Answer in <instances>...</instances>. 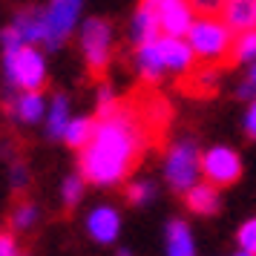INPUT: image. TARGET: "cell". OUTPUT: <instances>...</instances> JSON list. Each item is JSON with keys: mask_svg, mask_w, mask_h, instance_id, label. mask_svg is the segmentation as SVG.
<instances>
[{"mask_svg": "<svg viewBox=\"0 0 256 256\" xmlns=\"http://www.w3.org/2000/svg\"><path fill=\"white\" fill-rule=\"evenodd\" d=\"M190 46L193 55L202 60H213L222 70H230V46H233V29L216 18H204L190 26Z\"/></svg>", "mask_w": 256, "mask_h": 256, "instance_id": "1", "label": "cell"}, {"mask_svg": "<svg viewBox=\"0 0 256 256\" xmlns=\"http://www.w3.org/2000/svg\"><path fill=\"white\" fill-rule=\"evenodd\" d=\"M6 66H9V78L24 90H44L46 86V70H44V58L38 55L32 46H20L6 52Z\"/></svg>", "mask_w": 256, "mask_h": 256, "instance_id": "2", "label": "cell"}, {"mask_svg": "<svg viewBox=\"0 0 256 256\" xmlns=\"http://www.w3.org/2000/svg\"><path fill=\"white\" fill-rule=\"evenodd\" d=\"M164 173H167V182L176 193H187L198 182V147L193 141L176 144L170 158H167Z\"/></svg>", "mask_w": 256, "mask_h": 256, "instance_id": "3", "label": "cell"}, {"mask_svg": "<svg viewBox=\"0 0 256 256\" xmlns=\"http://www.w3.org/2000/svg\"><path fill=\"white\" fill-rule=\"evenodd\" d=\"M81 44H84V55H86V66H90V75L95 81L104 78V70H106V60H110V24L101 20V18H92L84 24V35H81Z\"/></svg>", "mask_w": 256, "mask_h": 256, "instance_id": "4", "label": "cell"}, {"mask_svg": "<svg viewBox=\"0 0 256 256\" xmlns=\"http://www.w3.org/2000/svg\"><path fill=\"white\" fill-rule=\"evenodd\" d=\"M202 170L216 187H230L242 178V162L228 147H213L202 156Z\"/></svg>", "mask_w": 256, "mask_h": 256, "instance_id": "5", "label": "cell"}, {"mask_svg": "<svg viewBox=\"0 0 256 256\" xmlns=\"http://www.w3.org/2000/svg\"><path fill=\"white\" fill-rule=\"evenodd\" d=\"M78 9H81V0H55L52 3V9L46 12V38H44L49 49H55L72 32V26L78 20Z\"/></svg>", "mask_w": 256, "mask_h": 256, "instance_id": "6", "label": "cell"}, {"mask_svg": "<svg viewBox=\"0 0 256 256\" xmlns=\"http://www.w3.org/2000/svg\"><path fill=\"white\" fill-rule=\"evenodd\" d=\"M222 66L213 60H202L196 70H187V75L178 81V90L190 98H210L216 95V81H219Z\"/></svg>", "mask_w": 256, "mask_h": 256, "instance_id": "7", "label": "cell"}, {"mask_svg": "<svg viewBox=\"0 0 256 256\" xmlns=\"http://www.w3.org/2000/svg\"><path fill=\"white\" fill-rule=\"evenodd\" d=\"M156 12H158V24H162V29L167 32V35H176L182 38L190 32V14H193V9H190V3L187 0H156Z\"/></svg>", "mask_w": 256, "mask_h": 256, "instance_id": "8", "label": "cell"}, {"mask_svg": "<svg viewBox=\"0 0 256 256\" xmlns=\"http://www.w3.org/2000/svg\"><path fill=\"white\" fill-rule=\"evenodd\" d=\"M158 52H162V60H164V70H178V72H187L193 66V46L190 44H182L176 35H167V38H158Z\"/></svg>", "mask_w": 256, "mask_h": 256, "instance_id": "9", "label": "cell"}, {"mask_svg": "<svg viewBox=\"0 0 256 256\" xmlns=\"http://www.w3.org/2000/svg\"><path fill=\"white\" fill-rule=\"evenodd\" d=\"M158 12H156V0H141L138 12L132 18V29H130V35L136 44H150L158 38Z\"/></svg>", "mask_w": 256, "mask_h": 256, "instance_id": "10", "label": "cell"}, {"mask_svg": "<svg viewBox=\"0 0 256 256\" xmlns=\"http://www.w3.org/2000/svg\"><path fill=\"white\" fill-rule=\"evenodd\" d=\"M86 228H90V236H92V239H98V242L106 244V242H116L121 219H118V213L112 208H98V210L90 213Z\"/></svg>", "mask_w": 256, "mask_h": 256, "instance_id": "11", "label": "cell"}, {"mask_svg": "<svg viewBox=\"0 0 256 256\" xmlns=\"http://www.w3.org/2000/svg\"><path fill=\"white\" fill-rule=\"evenodd\" d=\"M222 12H224V24L233 32L256 29V0H228Z\"/></svg>", "mask_w": 256, "mask_h": 256, "instance_id": "12", "label": "cell"}, {"mask_svg": "<svg viewBox=\"0 0 256 256\" xmlns=\"http://www.w3.org/2000/svg\"><path fill=\"white\" fill-rule=\"evenodd\" d=\"M14 29L20 32L26 44H35L46 38V12H38V9H20L14 14Z\"/></svg>", "mask_w": 256, "mask_h": 256, "instance_id": "13", "label": "cell"}, {"mask_svg": "<svg viewBox=\"0 0 256 256\" xmlns=\"http://www.w3.org/2000/svg\"><path fill=\"white\" fill-rule=\"evenodd\" d=\"M158 40V38H156ZM150 40V44H138V66H141V78L144 84H156L162 81V72H164V60L162 52H158V44Z\"/></svg>", "mask_w": 256, "mask_h": 256, "instance_id": "14", "label": "cell"}, {"mask_svg": "<svg viewBox=\"0 0 256 256\" xmlns=\"http://www.w3.org/2000/svg\"><path fill=\"white\" fill-rule=\"evenodd\" d=\"M187 208L198 216H213L219 210V187L216 184H193L187 190Z\"/></svg>", "mask_w": 256, "mask_h": 256, "instance_id": "15", "label": "cell"}, {"mask_svg": "<svg viewBox=\"0 0 256 256\" xmlns=\"http://www.w3.org/2000/svg\"><path fill=\"white\" fill-rule=\"evenodd\" d=\"M167 254L170 256H193L196 254L190 228H187L184 222H173V224L167 228Z\"/></svg>", "mask_w": 256, "mask_h": 256, "instance_id": "16", "label": "cell"}, {"mask_svg": "<svg viewBox=\"0 0 256 256\" xmlns=\"http://www.w3.org/2000/svg\"><path fill=\"white\" fill-rule=\"evenodd\" d=\"M14 112H18V118L26 121V124L40 121V116H44V98H40V90H26V92L14 101Z\"/></svg>", "mask_w": 256, "mask_h": 256, "instance_id": "17", "label": "cell"}, {"mask_svg": "<svg viewBox=\"0 0 256 256\" xmlns=\"http://www.w3.org/2000/svg\"><path fill=\"white\" fill-rule=\"evenodd\" d=\"M92 132H95V121H90V118H78V121H70V124H66L64 138H66L70 147L84 150V147L90 144V138H92Z\"/></svg>", "mask_w": 256, "mask_h": 256, "instance_id": "18", "label": "cell"}, {"mask_svg": "<svg viewBox=\"0 0 256 256\" xmlns=\"http://www.w3.org/2000/svg\"><path fill=\"white\" fill-rule=\"evenodd\" d=\"M66 124H70V104H66L64 95H55L52 110H49V136H52V138H60L64 130H66Z\"/></svg>", "mask_w": 256, "mask_h": 256, "instance_id": "19", "label": "cell"}, {"mask_svg": "<svg viewBox=\"0 0 256 256\" xmlns=\"http://www.w3.org/2000/svg\"><path fill=\"white\" fill-rule=\"evenodd\" d=\"M248 58H256V29H248V32H242L239 40H233V46H230V70L239 64V60H248Z\"/></svg>", "mask_w": 256, "mask_h": 256, "instance_id": "20", "label": "cell"}, {"mask_svg": "<svg viewBox=\"0 0 256 256\" xmlns=\"http://www.w3.org/2000/svg\"><path fill=\"white\" fill-rule=\"evenodd\" d=\"M38 219V208L29 202V198H20L18 204H14L12 216H9V224L18 228V230H24V228H32V222Z\"/></svg>", "mask_w": 256, "mask_h": 256, "instance_id": "21", "label": "cell"}, {"mask_svg": "<svg viewBox=\"0 0 256 256\" xmlns=\"http://www.w3.org/2000/svg\"><path fill=\"white\" fill-rule=\"evenodd\" d=\"M124 196H127L132 204H147V202L156 196V187H152L150 182H136V184H130L127 190H124Z\"/></svg>", "mask_w": 256, "mask_h": 256, "instance_id": "22", "label": "cell"}, {"mask_svg": "<svg viewBox=\"0 0 256 256\" xmlns=\"http://www.w3.org/2000/svg\"><path fill=\"white\" fill-rule=\"evenodd\" d=\"M239 254L244 256H256V219L250 222H244L242 224V230H239Z\"/></svg>", "mask_w": 256, "mask_h": 256, "instance_id": "23", "label": "cell"}, {"mask_svg": "<svg viewBox=\"0 0 256 256\" xmlns=\"http://www.w3.org/2000/svg\"><path fill=\"white\" fill-rule=\"evenodd\" d=\"M187 3H190V9L196 14H202V18H216V14H222V9H224L228 0H187Z\"/></svg>", "mask_w": 256, "mask_h": 256, "instance_id": "24", "label": "cell"}, {"mask_svg": "<svg viewBox=\"0 0 256 256\" xmlns=\"http://www.w3.org/2000/svg\"><path fill=\"white\" fill-rule=\"evenodd\" d=\"M81 187H84L81 178H66V184H64V202H66V208H75V204H78Z\"/></svg>", "mask_w": 256, "mask_h": 256, "instance_id": "25", "label": "cell"}, {"mask_svg": "<svg viewBox=\"0 0 256 256\" xmlns=\"http://www.w3.org/2000/svg\"><path fill=\"white\" fill-rule=\"evenodd\" d=\"M12 254H18V242H14V236L0 233V256H12Z\"/></svg>", "mask_w": 256, "mask_h": 256, "instance_id": "26", "label": "cell"}, {"mask_svg": "<svg viewBox=\"0 0 256 256\" xmlns=\"http://www.w3.org/2000/svg\"><path fill=\"white\" fill-rule=\"evenodd\" d=\"M244 130H248V136H250V138H256V101L250 104V110H248V118H244Z\"/></svg>", "mask_w": 256, "mask_h": 256, "instance_id": "27", "label": "cell"}, {"mask_svg": "<svg viewBox=\"0 0 256 256\" xmlns=\"http://www.w3.org/2000/svg\"><path fill=\"white\" fill-rule=\"evenodd\" d=\"M12 182H14V187H18V190H24V184H26V170L20 167V164L14 167V173H12Z\"/></svg>", "mask_w": 256, "mask_h": 256, "instance_id": "28", "label": "cell"}, {"mask_svg": "<svg viewBox=\"0 0 256 256\" xmlns=\"http://www.w3.org/2000/svg\"><path fill=\"white\" fill-rule=\"evenodd\" d=\"M239 98H256V81H248L239 90Z\"/></svg>", "mask_w": 256, "mask_h": 256, "instance_id": "29", "label": "cell"}, {"mask_svg": "<svg viewBox=\"0 0 256 256\" xmlns=\"http://www.w3.org/2000/svg\"><path fill=\"white\" fill-rule=\"evenodd\" d=\"M250 81H256V66H254V70H250Z\"/></svg>", "mask_w": 256, "mask_h": 256, "instance_id": "30", "label": "cell"}]
</instances>
